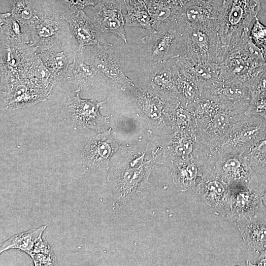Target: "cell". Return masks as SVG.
Wrapping results in <instances>:
<instances>
[{
	"label": "cell",
	"mask_w": 266,
	"mask_h": 266,
	"mask_svg": "<svg viewBox=\"0 0 266 266\" xmlns=\"http://www.w3.org/2000/svg\"><path fill=\"white\" fill-rule=\"evenodd\" d=\"M145 156V152L132 153L109 170L107 179L112 186L114 208L135 199L146 187L154 162Z\"/></svg>",
	"instance_id": "1"
},
{
	"label": "cell",
	"mask_w": 266,
	"mask_h": 266,
	"mask_svg": "<svg viewBox=\"0 0 266 266\" xmlns=\"http://www.w3.org/2000/svg\"><path fill=\"white\" fill-rule=\"evenodd\" d=\"M187 40L188 25L177 13L172 19L161 23L142 38L144 64H152L185 55Z\"/></svg>",
	"instance_id": "2"
},
{
	"label": "cell",
	"mask_w": 266,
	"mask_h": 266,
	"mask_svg": "<svg viewBox=\"0 0 266 266\" xmlns=\"http://www.w3.org/2000/svg\"><path fill=\"white\" fill-rule=\"evenodd\" d=\"M260 9V0H226L222 3L218 30L226 58L238 43L243 32L249 29Z\"/></svg>",
	"instance_id": "3"
},
{
	"label": "cell",
	"mask_w": 266,
	"mask_h": 266,
	"mask_svg": "<svg viewBox=\"0 0 266 266\" xmlns=\"http://www.w3.org/2000/svg\"><path fill=\"white\" fill-rule=\"evenodd\" d=\"M197 136L193 129L155 134L147 145L154 163L171 167L175 164L194 158Z\"/></svg>",
	"instance_id": "4"
},
{
	"label": "cell",
	"mask_w": 266,
	"mask_h": 266,
	"mask_svg": "<svg viewBox=\"0 0 266 266\" xmlns=\"http://www.w3.org/2000/svg\"><path fill=\"white\" fill-rule=\"evenodd\" d=\"M201 171V176L213 175L230 187L250 185L253 174L245 155L235 152L207 153L202 162Z\"/></svg>",
	"instance_id": "5"
},
{
	"label": "cell",
	"mask_w": 266,
	"mask_h": 266,
	"mask_svg": "<svg viewBox=\"0 0 266 266\" xmlns=\"http://www.w3.org/2000/svg\"><path fill=\"white\" fill-rule=\"evenodd\" d=\"M146 65L140 85H137L166 101L180 100L177 88L180 72L176 58Z\"/></svg>",
	"instance_id": "6"
},
{
	"label": "cell",
	"mask_w": 266,
	"mask_h": 266,
	"mask_svg": "<svg viewBox=\"0 0 266 266\" xmlns=\"http://www.w3.org/2000/svg\"><path fill=\"white\" fill-rule=\"evenodd\" d=\"M266 137V120L261 116H245L235 123L221 145L212 152L246 155Z\"/></svg>",
	"instance_id": "7"
},
{
	"label": "cell",
	"mask_w": 266,
	"mask_h": 266,
	"mask_svg": "<svg viewBox=\"0 0 266 266\" xmlns=\"http://www.w3.org/2000/svg\"><path fill=\"white\" fill-rule=\"evenodd\" d=\"M122 88L131 93L150 129L155 134H169L174 132L169 122L170 101L140 88L133 82L123 85Z\"/></svg>",
	"instance_id": "8"
},
{
	"label": "cell",
	"mask_w": 266,
	"mask_h": 266,
	"mask_svg": "<svg viewBox=\"0 0 266 266\" xmlns=\"http://www.w3.org/2000/svg\"><path fill=\"white\" fill-rule=\"evenodd\" d=\"M37 56L36 47L0 39L1 85L27 78Z\"/></svg>",
	"instance_id": "9"
},
{
	"label": "cell",
	"mask_w": 266,
	"mask_h": 266,
	"mask_svg": "<svg viewBox=\"0 0 266 266\" xmlns=\"http://www.w3.org/2000/svg\"><path fill=\"white\" fill-rule=\"evenodd\" d=\"M244 113L233 112L219 108L212 114L193 119L197 140L211 152L223 143L233 126L245 116Z\"/></svg>",
	"instance_id": "10"
},
{
	"label": "cell",
	"mask_w": 266,
	"mask_h": 266,
	"mask_svg": "<svg viewBox=\"0 0 266 266\" xmlns=\"http://www.w3.org/2000/svg\"><path fill=\"white\" fill-rule=\"evenodd\" d=\"M218 22L201 27L188 25L185 55L195 61L221 63L225 59L218 33Z\"/></svg>",
	"instance_id": "11"
},
{
	"label": "cell",
	"mask_w": 266,
	"mask_h": 266,
	"mask_svg": "<svg viewBox=\"0 0 266 266\" xmlns=\"http://www.w3.org/2000/svg\"><path fill=\"white\" fill-rule=\"evenodd\" d=\"M200 98L212 100L224 110L244 113L251 100V93L240 81L219 78L202 90Z\"/></svg>",
	"instance_id": "12"
},
{
	"label": "cell",
	"mask_w": 266,
	"mask_h": 266,
	"mask_svg": "<svg viewBox=\"0 0 266 266\" xmlns=\"http://www.w3.org/2000/svg\"><path fill=\"white\" fill-rule=\"evenodd\" d=\"M79 52L84 59L97 73L103 77L108 84L126 85L133 82L122 72L116 50L109 43L88 46Z\"/></svg>",
	"instance_id": "13"
},
{
	"label": "cell",
	"mask_w": 266,
	"mask_h": 266,
	"mask_svg": "<svg viewBox=\"0 0 266 266\" xmlns=\"http://www.w3.org/2000/svg\"><path fill=\"white\" fill-rule=\"evenodd\" d=\"M109 99L101 101L95 99L84 100L80 98L79 93L70 92L67 97L65 108L77 127L92 129L99 133L108 123L109 117L101 115L100 108Z\"/></svg>",
	"instance_id": "14"
},
{
	"label": "cell",
	"mask_w": 266,
	"mask_h": 266,
	"mask_svg": "<svg viewBox=\"0 0 266 266\" xmlns=\"http://www.w3.org/2000/svg\"><path fill=\"white\" fill-rule=\"evenodd\" d=\"M33 46L37 53L59 43L65 42L69 37V26L62 17L37 14L30 26Z\"/></svg>",
	"instance_id": "15"
},
{
	"label": "cell",
	"mask_w": 266,
	"mask_h": 266,
	"mask_svg": "<svg viewBox=\"0 0 266 266\" xmlns=\"http://www.w3.org/2000/svg\"><path fill=\"white\" fill-rule=\"evenodd\" d=\"M110 128L98 133L91 138L82 151V166L88 171L94 172L109 168L112 156L121 147L113 137Z\"/></svg>",
	"instance_id": "16"
},
{
	"label": "cell",
	"mask_w": 266,
	"mask_h": 266,
	"mask_svg": "<svg viewBox=\"0 0 266 266\" xmlns=\"http://www.w3.org/2000/svg\"><path fill=\"white\" fill-rule=\"evenodd\" d=\"M229 210L226 217L234 225L251 217L264 207L263 194L250 185L230 187Z\"/></svg>",
	"instance_id": "17"
},
{
	"label": "cell",
	"mask_w": 266,
	"mask_h": 266,
	"mask_svg": "<svg viewBox=\"0 0 266 266\" xmlns=\"http://www.w3.org/2000/svg\"><path fill=\"white\" fill-rule=\"evenodd\" d=\"M1 99L7 109L27 108L49 99V96L28 79L17 80L1 86Z\"/></svg>",
	"instance_id": "18"
},
{
	"label": "cell",
	"mask_w": 266,
	"mask_h": 266,
	"mask_svg": "<svg viewBox=\"0 0 266 266\" xmlns=\"http://www.w3.org/2000/svg\"><path fill=\"white\" fill-rule=\"evenodd\" d=\"M193 190L216 213L227 216L230 188L222 179L209 174L202 175Z\"/></svg>",
	"instance_id": "19"
},
{
	"label": "cell",
	"mask_w": 266,
	"mask_h": 266,
	"mask_svg": "<svg viewBox=\"0 0 266 266\" xmlns=\"http://www.w3.org/2000/svg\"><path fill=\"white\" fill-rule=\"evenodd\" d=\"M124 17L119 0H99L94 6V22L102 33H114L127 43Z\"/></svg>",
	"instance_id": "20"
},
{
	"label": "cell",
	"mask_w": 266,
	"mask_h": 266,
	"mask_svg": "<svg viewBox=\"0 0 266 266\" xmlns=\"http://www.w3.org/2000/svg\"><path fill=\"white\" fill-rule=\"evenodd\" d=\"M62 16L77 39V51H81L88 46L108 43L94 22L87 16L83 10L66 13Z\"/></svg>",
	"instance_id": "21"
},
{
	"label": "cell",
	"mask_w": 266,
	"mask_h": 266,
	"mask_svg": "<svg viewBox=\"0 0 266 266\" xmlns=\"http://www.w3.org/2000/svg\"><path fill=\"white\" fill-rule=\"evenodd\" d=\"M176 63L180 73L197 85L200 94L220 78L221 63L195 61L186 56L177 58Z\"/></svg>",
	"instance_id": "22"
},
{
	"label": "cell",
	"mask_w": 266,
	"mask_h": 266,
	"mask_svg": "<svg viewBox=\"0 0 266 266\" xmlns=\"http://www.w3.org/2000/svg\"><path fill=\"white\" fill-rule=\"evenodd\" d=\"M221 4L216 0H189L177 14L189 26H204L217 22Z\"/></svg>",
	"instance_id": "23"
},
{
	"label": "cell",
	"mask_w": 266,
	"mask_h": 266,
	"mask_svg": "<svg viewBox=\"0 0 266 266\" xmlns=\"http://www.w3.org/2000/svg\"><path fill=\"white\" fill-rule=\"evenodd\" d=\"M234 225L243 240L257 254L266 248V210L265 207L251 217L241 220Z\"/></svg>",
	"instance_id": "24"
},
{
	"label": "cell",
	"mask_w": 266,
	"mask_h": 266,
	"mask_svg": "<svg viewBox=\"0 0 266 266\" xmlns=\"http://www.w3.org/2000/svg\"><path fill=\"white\" fill-rule=\"evenodd\" d=\"M76 51L69 48L66 42L55 44L37 53L44 65L54 74L57 82L65 77L69 65L73 62Z\"/></svg>",
	"instance_id": "25"
},
{
	"label": "cell",
	"mask_w": 266,
	"mask_h": 266,
	"mask_svg": "<svg viewBox=\"0 0 266 266\" xmlns=\"http://www.w3.org/2000/svg\"><path fill=\"white\" fill-rule=\"evenodd\" d=\"M78 52L76 53L65 77L69 85L70 92L77 93L89 89L92 86L98 73L95 69L84 59L81 54Z\"/></svg>",
	"instance_id": "26"
},
{
	"label": "cell",
	"mask_w": 266,
	"mask_h": 266,
	"mask_svg": "<svg viewBox=\"0 0 266 266\" xmlns=\"http://www.w3.org/2000/svg\"><path fill=\"white\" fill-rule=\"evenodd\" d=\"M170 168L173 182L182 192L193 190L197 185L196 179L202 174L201 166L195 158L179 162Z\"/></svg>",
	"instance_id": "27"
},
{
	"label": "cell",
	"mask_w": 266,
	"mask_h": 266,
	"mask_svg": "<svg viewBox=\"0 0 266 266\" xmlns=\"http://www.w3.org/2000/svg\"><path fill=\"white\" fill-rule=\"evenodd\" d=\"M0 39L33 46L30 27L21 23L11 13L0 14Z\"/></svg>",
	"instance_id": "28"
},
{
	"label": "cell",
	"mask_w": 266,
	"mask_h": 266,
	"mask_svg": "<svg viewBox=\"0 0 266 266\" xmlns=\"http://www.w3.org/2000/svg\"><path fill=\"white\" fill-rule=\"evenodd\" d=\"M46 228V226H42L12 236L0 244V253L10 249H16L29 255L36 241L42 237Z\"/></svg>",
	"instance_id": "29"
},
{
	"label": "cell",
	"mask_w": 266,
	"mask_h": 266,
	"mask_svg": "<svg viewBox=\"0 0 266 266\" xmlns=\"http://www.w3.org/2000/svg\"><path fill=\"white\" fill-rule=\"evenodd\" d=\"M255 179L260 187L266 190V137L246 155Z\"/></svg>",
	"instance_id": "30"
},
{
	"label": "cell",
	"mask_w": 266,
	"mask_h": 266,
	"mask_svg": "<svg viewBox=\"0 0 266 266\" xmlns=\"http://www.w3.org/2000/svg\"><path fill=\"white\" fill-rule=\"evenodd\" d=\"M27 78L34 86L48 96L58 82L54 74L44 65L37 54Z\"/></svg>",
	"instance_id": "31"
},
{
	"label": "cell",
	"mask_w": 266,
	"mask_h": 266,
	"mask_svg": "<svg viewBox=\"0 0 266 266\" xmlns=\"http://www.w3.org/2000/svg\"><path fill=\"white\" fill-rule=\"evenodd\" d=\"M127 11L124 15L125 25L128 27H137L148 30L150 33L154 31L151 17L145 7L133 6L126 4Z\"/></svg>",
	"instance_id": "32"
},
{
	"label": "cell",
	"mask_w": 266,
	"mask_h": 266,
	"mask_svg": "<svg viewBox=\"0 0 266 266\" xmlns=\"http://www.w3.org/2000/svg\"><path fill=\"white\" fill-rule=\"evenodd\" d=\"M177 88L180 100L186 105L192 104L200 98L201 94L197 85L180 72L177 80Z\"/></svg>",
	"instance_id": "33"
},
{
	"label": "cell",
	"mask_w": 266,
	"mask_h": 266,
	"mask_svg": "<svg viewBox=\"0 0 266 266\" xmlns=\"http://www.w3.org/2000/svg\"><path fill=\"white\" fill-rule=\"evenodd\" d=\"M11 14L21 23L29 27L37 14L28 0H14Z\"/></svg>",
	"instance_id": "34"
},
{
	"label": "cell",
	"mask_w": 266,
	"mask_h": 266,
	"mask_svg": "<svg viewBox=\"0 0 266 266\" xmlns=\"http://www.w3.org/2000/svg\"><path fill=\"white\" fill-rule=\"evenodd\" d=\"M244 114L247 116H261L266 120V92L251 95L250 101Z\"/></svg>",
	"instance_id": "35"
},
{
	"label": "cell",
	"mask_w": 266,
	"mask_h": 266,
	"mask_svg": "<svg viewBox=\"0 0 266 266\" xmlns=\"http://www.w3.org/2000/svg\"><path fill=\"white\" fill-rule=\"evenodd\" d=\"M255 19L249 36L253 42L260 47L266 44V26L263 25L257 17Z\"/></svg>",
	"instance_id": "36"
},
{
	"label": "cell",
	"mask_w": 266,
	"mask_h": 266,
	"mask_svg": "<svg viewBox=\"0 0 266 266\" xmlns=\"http://www.w3.org/2000/svg\"><path fill=\"white\" fill-rule=\"evenodd\" d=\"M30 256L35 266L58 265L56 257L53 251L48 252L32 253Z\"/></svg>",
	"instance_id": "37"
},
{
	"label": "cell",
	"mask_w": 266,
	"mask_h": 266,
	"mask_svg": "<svg viewBox=\"0 0 266 266\" xmlns=\"http://www.w3.org/2000/svg\"><path fill=\"white\" fill-rule=\"evenodd\" d=\"M64 3L67 5L72 11H78L86 5H94L92 0H63Z\"/></svg>",
	"instance_id": "38"
},
{
	"label": "cell",
	"mask_w": 266,
	"mask_h": 266,
	"mask_svg": "<svg viewBox=\"0 0 266 266\" xmlns=\"http://www.w3.org/2000/svg\"><path fill=\"white\" fill-rule=\"evenodd\" d=\"M255 265L266 266V258H264L256 261Z\"/></svg>",
	"instance_id": "39"
},
{
	"label": "cell",
	"mask_w": 266,
	"mask_h": 266,
	"mask_svg": "<svg viewBox=\"0 0 266 266\" xmlns=\"http://www.w3.org/2000/svg\"><path fill=\"white\" fill-rule=\"evenodd\" d=\"M266 258V249L260 254V255L259 256V257L257 258V259L256 260V261L258 260H260V259H263V258Z\"/></svg>",
	"instance_id": "40"
},
{
	"label": "cell",
	"mask_w": 266,
	"mask_h": 266,
	"mask_svg": "<svg viewBox=\"0 0 266 266\" xmlns=\"http://www.w3.org/2000/svg\"><path fill=\"white\" fill-rule=\"evenodd\" d=\"M263 52L264 57L266 61V44L263 45L260 47Z\"/></svg>",
	"instance_id": "41"
},
{
	"label": "cell",
	"mask_w": 266,
	"mask_h": 266,
	"mask_svg": "<svg viewBox=\"0 0 266 266\" xmlns=\"http://www.w3.org/2000/svg\"><path fill=\"white\" fill-rule=\"evenodd\" d=\"M262 201L264 205L265 208L266 210V190L262 196Z\"/></svg>",
	"instance_id": "42"
}]
</instances>
